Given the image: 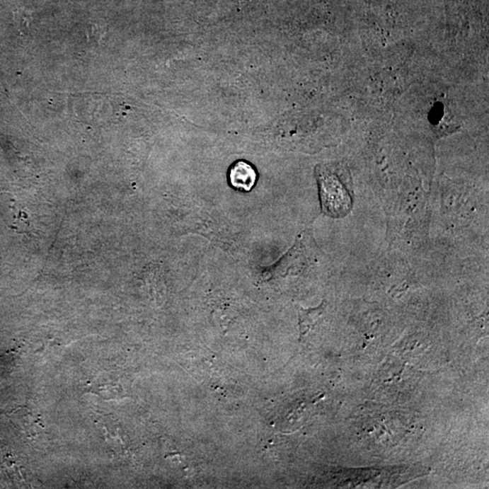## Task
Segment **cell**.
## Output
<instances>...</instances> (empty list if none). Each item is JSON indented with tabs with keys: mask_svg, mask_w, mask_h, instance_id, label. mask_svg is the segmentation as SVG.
<instances>
[{
	"mask_svg": "<svg viewBox=\"0 0 489 489\" xmlns=\"http://www.w3.org/2000/svg\"><path fill=\"white\" fill-rule=\"evenodd\" d=\"M318 179L321 197L326 212L333 215L346 212L349 207V197L336 175L326 170H321Z\"/></svg>",
	"mask_w": 489,
	"mask_h": 489,
	"instance_id": "cell-1",
	"label": "cell"
},
{
	"mask_svg": "<svg viewBox=\"0 0 489 489\" xmlns=\"http://www.w3.org/2000/svg\"><path fill=\"white\" fill-rule=\"evenodd\" d=\"M322 313V306L316 309L299 310V326L301 338L306 335L318 320Z\"/></svg>",
	"mask_w": 489,
	"mask_h": 489,
	"instance_id": "cell-3",
	"label": "cell"
},
{
	"mask_svg": "<svg viewBox=\"0 0 489 489\" xmlns=\"http://www.w3.org/2000/svg\"><path fill=\"white\" fill-rule=\"evenodd\" d=\"M97 394H99L100 396H102L103 398H110V399H112V398H116V397H121V393H122V388L121 386H118V385H105L103 384L102 386L97 387L96 389Z\"/></svg>",
	"mask_w": 489,
	"mask_h": 489,
	"instance_id": "cell-4",
	"label": "cell"
},
{
	"mask_svg": "<svg viewBox=\"0 0 489 489\" xmlns=\"http://www.w3.org/2000/svg\"><path fill=\"white\" fill-rule=\"evenodd\" d=\"M229 184L236 190L249 192L257 181V173L251 164L238 161L229 168Z\"/></svg>",
	"mask_w": 489,
	"mask_h": 489,
	"instance_id": "cell-2",
	"label": "cell"
}]
</instances>
